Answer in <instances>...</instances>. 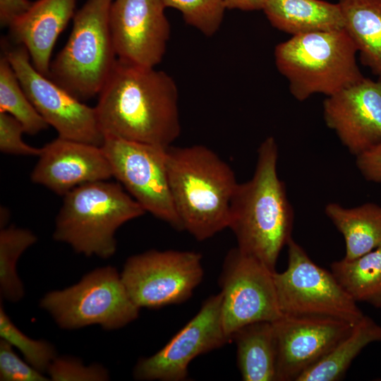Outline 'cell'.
I'll return each instance as SVG.
<instances>
[{
    "instance_id": "28",
    "label": "cell",
    "mask_w": 381,
    "mask_h": 381,
    "mask_svg": "<svg viewBox=\"0 0 381 381\" xmlns=\"http://www.w3.org/2000/svg\"><path fill=\"white\" fill-rule=\"evenodd\" d=\"M164 6L179 11L184 20L207 37L219 28L226 9L223 0H162Z\"/></svg>"
},
{
    "instance_id": "10",
    "label": "cell",
    "mask_w": 381,
    "mask_h": 381,
    "mask_svg": "<svg viewBox=\"0 0 381 381\" xmlns=\"http://www.w3.org/2000/svg\"><path fill=\"white\" fill-rule=\"evenodd\" d=\"M21 86L39 114L60 138L102 146L104 135L95 107H89L44 75L33 66L26 48L9 47L4 42V53Z\"/></svg>"
},
{
    "instance_id": "20",
    "label": "cell",
    "mask_w": 381,
    "mask_h": 381,
    "mask_svg": "<svg viewBox=\"0 0 381 381\" xmlns=\"http://www.w3.org/2000/svg\"><path fill=\"white\" fill-rule=\"evenodd\" d=\"M325 212L344 236V259L353 260L381 247V206L373 202L346 207L328 203Z\"/></svg>"
},
{
    "instance_id": "1",
    "label": "cell",
    "mask_w": 381,
    "mask_h": 381,
    "mask_svg": "<svg viewBox=\"0 0 381 381\" xmlns=\"http://www.w3.org/2000/svg\"><path fill=\"white\" fill-rule=\"evenodd\" d=\"M95 109L105 137L168 148L181 133L179 94L162 71L117 61Z\"/></svg>"
},
{
    "instance_id": "3",
    "label": "cell",
    "mask_w": 381,
    "mask_h": 381,
    "mask_svg": "<svg viewBox=\"0 0 381 381\" xmlns=\"http://www.w3.org/2000/svg\"><path fill=\"white\" fill-rule=\"evenodd\" d=\"M166 163L183 230L204 241L228 228L231 202L238 183L231 167L202 145L169 147Z\"/></svg>"
},
{
    "instance_id": "5",
    "label": "cell",
    "mask_w": 381,
    "mask_h": 381,
    "mask_svg": "<svg viewBox=\"0 0 381 381\" xmlns=\"http://www.w3.org/2000/svg\"><path fill=\"white\" fill-rule=\"evenodd\" d=\"M357 52L342 29L294 35L277 45L274 59L291 95L303 101L315 93L331 96L363 80Z\"/></svg>"
},
{
    "instance_id": "26",
    "label": "cell",
    "mask_w": 381,
    "mask_h": 381,
    "mask_svg": "<svg viewBox=\"0 0 381 381\" xmlns=\"http://www.w3.org/2000/svg\"><path fill=\"white\" fill-rule=\"evenodd\" d=\"M37 241L30 230L15 226L0 231V294L1 298L16 302L24 295L23 285L16 272L21 254Z\"/></svg>"
},
{
    "instance_id": "4",
    "label": "cell",
    "mask_w": 381,
    "mask_h": 381,
    "mask_svg": "<svg viewBox=\"0 0 381 381\" xmlns=\"http://www.w3.org/2000/svg\"><path fill=\"white\" fill-rule=\"evenodd\" d=\"M145 212L120 183H85L64 195L53 237L78 253L108 258L116 250V230Z\"/></svg>"
},
{
    "instance_id": "19",
    "label": "cell",
    "mask_w": 381,
    "mask_h": 381,
    "mask_svg": "<svg viewBox=\"0 0 381 381\" xmlns=\"http://www.w3.org/2000/svg\"><path fill=\"white\" fill-rule=\"evenodd\" d=\"M274 28L294 35L344 29L338 3L322 0H269L262 9Z\"/></svg>"
},
{
    "instance_id": "21",
    "label": "cell",
    "mask_w": 381,
    "mask_h": 381,
    "mask_svg": "<svg viewBox=\"0 0 381 381\" xmlns=\"http://www.w3.org/2000/svg\"><path fill=\"white\" fill-rule=\"evenodd\" d=\"M237 363L244 381H277L276 344L272 322L260 321L238 329L232 336Z\"/></svg>"
},
{
    "instance_id": "2",
    "label": "cell",
    "mask_w": 381,
    "mask_h": 381,
    "mask_svg": "<svg viewBox=\"0 0 381 381\" xmlns=\"http://www.w3.org/2000/svg\"><path fill=\"white\" fill-rule=\"evenodd\" d=\"M257 153L253 176L238 183L231 199L228 228L241 251L275 272L281 250L292 238L294 211L278 176L275 139H265Z\"/></svg>"
},
{
    "instance_id": "11",
    "label": "cell",
    "mask_w": 381,
    "mask_h": 381,
    "mask_svg": "<svg viewBox=\"0 0 381 381\" xmlns=\"http://www.w3.org/2000/svg\"><path fill=\"white\" fill-rule=\"evenodd\" d=\"M102 147L113 177L145 211L176 230H183L169 184L167 148L114 137H105Z\"/></svg>"
},
{
    "instance_id": "9",
    "label": "cell",
    "mask_w": 381,
    "mask_h": 381,
    "mask_svg": "<svg viewBox=\"0 0 381 381\" xmlns=\"http://www.w3.org/2000/svg\"><path fill=\"white\" fill-rule=\"evenodd\" d=\"M203 274L199 253L151 250L130 257L121 277L138 307L157 308L188 299Z\"/></svg>"
},
{
    "instance_id": "13",
    "label": "cell",
    "mask_w": 381,
    "mask_h": 381,
    "mask_svg": "<svg viewBox=\"0 0 381 381\" xmlns=\"http://www.w3.org/2000/svg\"><path fill=\"white\" fill-rule=\"evenodd\" d=\"M230 341L222 323L219 292L207 298L198 313L164 347L140 359L133 376L138 380H183L195 357Z\"/></svg>"
},
{
    "instance_id": "31",
    "label": "cell",
    "mask_w": 381,
    "mask_h": 381,
    "mask_svg": "<svg viewBox=\"0 0 381 381\" xmlns=\"http://www.w3.org/2000/svg\"><path fill=\"white\" fill-rule=\"evenodd\" d=\"M25 129L15 117L5 112H0V150L5 154L39 156L42 148L26 144L22 138Z\"/></svg>"
},
{
    "instance_id": "27",
    "label": "cell",
    "mask_w": 381,
    "mask_h": 381,
    "mask_svg": "<svg viewBox=\"0 0 381 381\" xmlns=\"http://www.w3.org/2000/svg\"><path fill=\"white\" fill-rule=\"evenodd\" d=\"M0 337L17 348L25 361L39 371L47 372L56 357L54 346L45 341L30 339L20 331L0 306Z\"/></svg>"
},
{
    "instance_id": "30",
    "label": "cell",
    "mask_w": 381,
    "mask_h": 381,
    "mask_svg": "<svg viewBox=\"0 0 381 381\" xmlns=\"http://www.w3.org/2000/svg\"><path fill=\"white\" fill-rule=\"evenodd\" d=\"M47 377L26 361H23L13 351L6 341L0 340V380L1 381H46Z\"/></svg>"
},
{
    "instance_id": "12",
    "label": "cell",
    "mask_w": 381,
    "mask_h": 381,
    "mask_svg": "<svg viewBox=\"0 0 381 381\" xmlns=\"http://www.w3.org/2000/svg\"><path fill=\"white\" fill-rule=\"evenodd\" d=\"M274 272L238 247L226 255L219 282L222 323L231 341L233 334L247 325L273 322L282 315Z\"/></svg>"
},
{
    "instance_id": "8",
    "label": "cell",
    "mask_w": 381,
    "mask_h": 381,
    "mask_svg": "<svg viewBox=\"0 0 381 381\" xmlns=\"http://www.w3.org/2000/svg\"><path fill=\"white\" fill-rule=\"evenodd\" d=\"M287 246V268L273 274L282 313L330 317L353 324L358 322L363 313L333 274L315 264L293 238Z\"/></svg>"
},
{
    "instance_id": "6",
    "label": "cell",
    "mask_w": 381,
    "mask_h": 381,
    "mask_svg": "<svg viewBox=\"0 0 381 381\" xmlns=\"http://www.w3.org/2000/svg\"><path fill=\"white\" fill-rule=\"evenodd\" d=\"M112 1L87 0L51 62L48 78L80 101L99 94L117 61L109 21Z\"/></svg>"
},
{
    "instance_id": "17",
    "label": "cell",
    "mask_w": 381,
    "mask_h": 381,
    "mask_svg": "<svg viewBox=\"0 0 381 381\" xmlns=\"http://www.w3.org/2000/svg\"><path fill=\"white\" fill-rule=\"evenodd\" d=\"M31 181L59 195L88 183L113 177L102 147L58 137L42 148Z\"/></svg>"
},
{
    "instance_id": "29",
    "label": "cell",
    "mask_w": 381,
    "mask_h": 381,
    "mask_svg": "<svg viewBox=\"0 0 381 381\" xmlns=\"http://www.w3.org/2000/svg\"><path fill=\"white\" fill-rule=\"evenodd\" d=\"M47 373L54 381L68 380H107L109 374L106 369L99 365L86 366L77 359L57 356L49 366Z\"/></svg>"
},
{
    "instance_id": "24",
    "label": "cell",
    "mask_w": 381,
    "mask_h": 381,
    "mask_svg": "<svg viewBox=\"0 0 381 381\" xmlns=\"http://www.w3.org/2000/svg\"><path fill=\"white\" fill-rule=\"evenodd\" d=\"M331 272L356 302L381 308V247L353 260L334 262Z\"/></svg>"
},
{
    "instance_id": "15",
    "label": "cell",
    "mask_w": 381,
    "mask_h": 381,
    "mask_svg": "<svg viewBox=\"0 0 381 381\" xmlns=\"http://www.w3.org/2000/svg\"><path fill=\"white\" fill-rule=\"evenodd\" d=\"M162 0H113L109 28L117 59L155 68L163 59L170 25Z\"/></svg>"
},
{
    "instance_id": "32",
    "label": "cell",
    "mask_w": 381,
    "mask_h": 381,
    "mask_svg": "<svg viewBox=\"0 0 381 381\" xmlns=\"http://www.w3.org/2000/svg\"><path fill=\"white\" fill-rule=\"evenodd\" d=\"M356 157L362 176L368 181L381 183V143Z\"/></svg>"
},
{
    "instance_id": "22",
    "label": "cell",
    "mask_w": 381,
    "mask_h": 381,
    "mask_svg": "<svg viewBox=\"0 0 381 381\" xmlns=\"http://www.w3.org/2000/svg\"><path fill=\"white\" fill-rule=\"evenodd\" d=\"M344 29L362 63L381 77V0H339Z\"/></svg>"
},
{
    "instance_id": "18",
    "label": "cell",
    "mask_w": 381,
    "mask_h": 381,
    "mask_svg": "<svg viewBox=\"0 0 381 381\" xmlns=\"http://www.w3.org/2000/svg\"><path fill=\"white\" fill-rule=\"evenodd\" d=\"M77 0H37L8 27L15 44L24 46L33 66L49 75L56 42L75 13Z\"/></svg>"
},
{
    "instance_id": "14",
    "label": "cell",
    "mask_w": 381,
    "mask_h": 381,
    "mask_svg": "<svg viewBox=\"0 0 381 381\" xmlns=\"http://www.w3.org/2000/svg\"><path fill=\"white\" fill-rule=\"evenodd\" d=\"M272 324L277 381H297L347 336L356 325L330 317L286 314Z\"/></svg>"
},
{
    "instance_id": "33",
    "label": "cell",
    "mask_w": 381,
    "mask_h": 381,
    "mask_svg": "<svg viewBox=\"0 0 381 381\" xmlns=\"http://www.w3.org/2000/svg\"><path fill=\"white\" fill-rule=\"evenodd\" d=\"M29 0H0V24L9 27L13 22L25 13L32 6Z\"/></svg>"
},
{
    "instance_id": "23",
    "label": "cell",
    "mask_w": 381,
    "mask_h": 381,
    "mask_svg": "<svg viewBox=\"0 0 381 381\" xmlns=\"http://www.w3.org/2000/svg\"><path fill=\"white\" fill-rule=\"evenodd\" d=\"M375 341H381V326L364 315L347 336L320 361L306 370L297 381L340 380L361 350Z\"/></svg>"
},
{
    "instance_id": "25",
    "label": "cell",
    "mask_w": 381,
    "mask_h": 381,
    "mask_svg": "<svg viewBox=\"0 0 381 381\" xmlns=\"http://www.w3.org/2000/svg\"><path fill=\"white\" fill-rule=\"evenodd\" d=\"M0 112L15 117L29 135L37 134L49 127L28 98L4 54L0 59Z\"/></svg>"
},
{
    "instance_id": "16",
    "label": "cell",
    "mask_w": 381,
    "mask_h": 381,
    "mask_svg": "<svg viewBox=\"0 0 381 381\" xmlns=\"http://www.w3.org/2000/svg\"><path fill=\"white\" fill-rule=\"evenodd\" d=\"M324 119L342 145L357 157L381 143V79L364 78L328 96Z\"/></svg>"
},
{
    "instance_id": "34",
    "label": "cell",
    "mask_w": 381,
    "mask_h": 381,
    "mask_svg": "<svg viewBox=\"0 0 381 381\" xmlns=\"http://www.w3.org/2000/svg\"><path fill=\"white\" fill-rule=\"evenodd\" d=\"M226 8L253 11L263 9L269 0H223Z\"/></svg>"
},
{
    "instance_id": "7",
    "label": "cell",
    "mask_w": 381,
    "mask_h": 381,
    "mask_svg": "<svg viewBox=\"0 0 381 381\" xmlns=\"http://www.w3.org/2000/svg\"><path fill=\"white\" fill-rule=\"evenodd\" d=\"M40 306L61 327L68 329L91 325L119 329L135 320L140 311L121 274L111 266L90 272L71 287L49 292Z\"/></svg>"
}]
</instances>
